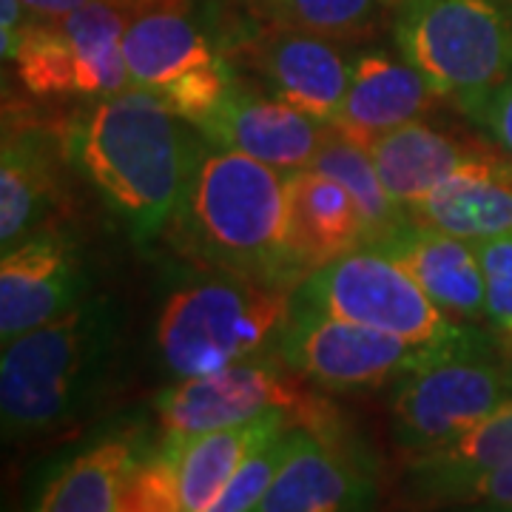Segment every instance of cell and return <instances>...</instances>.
<instances>
[{
    "mask_svg": "<svg viewBox=\"0 0 512 512\" xmlns=\"http://www.w3.org/2000/svg\"><path fill=\"white\" fill-rule=\"evenodd\" d=\"M171 242L188 262L268 285L296 291L305 279L291 254L288 174L205 134L191 137Z\"/></svg>",
    "mask_w": 512,
    "mask_h": 512,
    "instance_id": "6da1fadb",
    "label": "cell"
},
{
    "mask_svg": "<svg viewBox=\"0 0 512 512\" xmlns=\"http://www.w3.org/2000/svg\"><path fill=\"white\" fill-rule=\"evenodd\" d=\"M157 94L126 89L77 109L63 128L66 160L109 202L137 245L171 228L191 134Z\"/></svg>",
    "mask_w": 512,
    "mask_h": 512,
    "instance_id": "7a4b0ae2",
    "label": "cell"
},
{
    "mask_svg": "<svg viewBox=\"0 0 512 512\" xmlns=\"http://www.w3.org/2000/svg\"><path fill=\"white\" fill-rule=\"evenodd\" d=\"M120 333V308L114 299L86 296L63 316L3 342V439H40L83 419L106 390Z\"/></svg>",
    "mask_w": 512,
    "mask_h": 512,
    "instance_id": "3957f363",
    "label": "cell"
},
{
    "mask_svg": "<svg viewBox=\"0 0 512 512\" xmlns=\"http://www.w3.org/2000/svg\"><path fill=\"white\" fill-rule=\"evenodd\" d=\"M291 311V288L200 262L171 268L154 319L160 370L180 382L271 353Z\"/></svg>",
    "mask_w": 512,
    "mask_h": 512,
    "instance_id": "277c9868",
    "label": "cell"
},
{
    "mask_svg": "<svg viewBox=\"0 0 512 512\" xmlns=\"http://www.w3.org/2000/svg\"><path fill=\"white\" fill-rule=\"evenodd\" d=\"M512 399V345L467 325L390 393V436L404 458L444 447Z\"/></svg>",
    "mask_w": 512,
    "mask_h": 512,
    "instance_id": "5b68a950",
    "label": "cell"
},
{
    "mask_svg": "<svg viewBox=\"0 0 512 512\" xmlns=\"http://www.w3.org/2000/svg\"><path fill=\"white\" fill-rule=\"evenodd\" d=\"M399 55L467 117L512 77V0H404Z\"/></svg>",
    "mask_w": 512,
    "mask_h": 512,
    "instance_id": "8992f818",
    "label": "cell"
},
{
    "mask_svg": "<svg viewBox=\"0 0 512 512\" xmlns=\"http://www.w3.org/2000/svg\"><path fill=\"white\" fill-rule=\"evenodd\" d=\"M311 387L271 350L208 376L171 382L154 399V419L160 439H191L268 413H288L299 427L322 436L350 433L342 413L322 396L325 390L313 393Z\"/></svg>",
    "mask_w": 512,
    "mask_h": 512,
    "instance_id": "52a82bcc",
    "label": "cell"
},
{
    "mask_svg": "<svg viewBox=\"0 0 512 512\" xmlns=\"http://www.w3.org/2000/svg\"><path fill=\"white\" fill-rule=\"evenodd\" d=\"M131 89L157 94L188 126L200 128L234 83L217 32H205L188 0H137L123 35Z\"/></svg>",
    "mask_w": 512,
    "mask_h": 512,
    "instance_id": "ba28073f",
    "label": "cell"
},
{
    "mask_svg": "<svg viewBox=\"0 0 512 512\" xmlns=\"http://www.w3.org/2000/svg\"><path fill=\"white\" fill-rule=\"evenodd\" d=\"M137 0H97L60 18H32L15 74L40 100H103L131 89L123 35Z\"/></svg>",
    "mask_w": 512,
    "mask_h": 512,
    "instance_id": "9c48e42d",
    "label": "cell"
},
{
    "mask_svg": "<svg viewBox=\"0 0 512 512\" xmlns=\"http://www.w3.org/2000/svg\"><path fill=\"white\" fill-rule=\"evenodd\" d=\"M293 302L384 330L421 350L447 348L467 330L441 311L393 256L373 245L356 248L305 276L293 291Z\"/></svg>",
    "mask_w": 512,
    "mask_h": 512,
    "instance_id": "30bf717a",
    "label": "cell"
},
{
    "mask_svg": "<svg viewBox=\"0 0 512 512\" xmlns=\"http://www.w3.org/2000/svg\"><path fill=\"white\" fill-rule=\"evenodd\" d=\"M276 353L316 390L359 393L396 384L439 350L413 348L384 330L345 322L293 302L291 322L279 336Z\"/></svg>",
    "mask_w": 512,
    "mask_h": 512,
    "instance_id": "8fae6325",
    "label": "cell"
},
{
    "mask_svg": "<svg viewBox=\"0 0 512 512\" xmlns=\"http://www.w3.org/2000/svg\"><path fill=\"white\" fill-rule=\"evenodd\" d=\"M217 40L234 72L254 74L268 92L328 126L336 120L356 57L348 43L259 18L245 29H225Z\"/></svg>",
    "mask_w": 512,
    "mask_h": 512,
    "instance_id": "7c38bea8",
    "label": "cell"
},
{
    "mask_svg": "<svg viewBox=\"0 0 512 512\" xmlns=\"http://www.w3.org/2000/svg\"><path fill=\"white\" fill-rule=\"evenodd\" d=\"M160 444L157 424L114 419L40 464L26 512H114L131 470Z\"/></svg>",
    "mask_w": 512,
    "mask_h": 512,
    "instance_id": "4fadbf2b",
    "label": "cell"
},
{
    "mask_svg": "<svg viewBox=\"0 0 512 512\" xmlns=\"http://www.w3.org/2000/svg\"><path fill=\"white\" fill-rule=\"evenodd\" d=\"M379 501L382 478L367 444L353 433L296 427L291 453L254 512H376Z\"/></svg>",
    "mask_w": 512,
    "mask_h": 512,
    "instance_id": "5bb4252c",
    "label": "cell"
},
{
    "mask_svg": "<svg viewBox=\"0 0 512 512\" xmlns=\"http://www.w3.org/2000/svg\"><path fill=\"white\" fill-rule=\"evenodd\" d=\"M89 293V265L80 239L46 225L3 251L0 259V339L52 322Z\"/></svg>",
    "mask_w": 512,
    "mask_h": 512,
    "instance_id": "9a60e30c",
    "label": "cell"
},
{
    "mask_svg": "<svg viewBox=\"0 0 512 512\" xmlns=\"http://www.w3.org/2000/svg\"><path fill=\"white\" fill-rule=\"evenodd\" d=\"M66 143L43 120L6 103L0 146V245L3 251L46 225L63 202Z\"/></svg>",
    "mask_w": 512,
    "mask_h": 512,
    "instance_id": "2e32d148",
    "label": "cell"
},
{
    "mask_svg": "<svg viewBox=\"0 0 512 512\" xmlns=\"http://www.w3.org/2000/svg\"><path fill=\"white\" fill-rule=\"evenodd\" d=\"M197 131L220 146L291 174L311 168L330 126L237 72L220 109Z\"/></svg>",
    "mask_w": 512,
    "mask_h": 512,
    "instance_id": "e0dca14e",
    "label": "cell"
},
{
    "mask_svg": "<svg viewBox=\"0 0 512 512\" xmlns=\"http://www.w3.org/2000/svg\"><path fill=\"white\" fill-rule=\"evenodd\" d=\"M384 188L404 211L450 177L507 163L481 134L444 120H413L382 134L367 148Z\"/></svg>",
    "mask_w": 512,
    "mask_h": 512,
    "instance_id": "ac0fdd59",
    "label": "cell"
},
{
    "mask_svg": "<svg viewBox=\"0 0 512 512\" xmlns=\"http://www.w3.org/2000/svg\"><path fill=\"white\" fill-rule=\"evenodd\" d=\"M373 248L393 256L453 322L487 325L484 276L473 239L447 234L410 217Z\"/></svg>",
    "mask_w": 512,
    "mask_h": 512,
    "instance_id": "d6986e66",
    "label": "cell"
},
{
    "mask_svg": "<svg viewBox=\"0 0 512 512\" xmlns=\"http://www.w3.org/2000/svg\"><path fill=\"white\" fill-rule=\"evenodd\" d=\"M436 103L439 94L404 57L367 49L353 57L348 94L330 126L370 148L387 131L427 117Z\"/></svg>",
    "mask_w": 512,
    "mask_h": 512,
    "instance_id": "ffe728a7",
    "label": "cell"
},
{
    "mask_svg": "<svg viewBox=\"0 0 512 512\" xmlns=\"http://www.w3.org/2000/svg\"><path fill=\"white\" fill-rule=\"evenodd\" d=\"M512 458V399L444 447L407 458L402 498L413 510L456 507L461 493Z\"/></svg>",
    "mask_w": 512,
    "mask_h": 512,
    "instance_id": "44dd1931",
    "label": "cell"
},
{
    "mask_svg": "<svg viewBox=\"0 0 512 512\" xmlns=\"http://www.w3.org/2000/svg\"><path fill=\"white\" fill-rule=\"evenodd\" d=\"M288 234L302 276L365 248V225L348 188L316 168L288 174Z\"/></svg>",
    "mask_w": 512,
    "mask_h": 512,
    "instance_id": "7402d4cb",
    "label": "cell"
},
{
    "mask_svg": "<svg viewBox=\"0 0 512 512\" xmlns=\"http://www.w3.org/2000/svg\"><path fill=\"white\" fill-rule=\"evenodd\" d=\"M299 427L288 413H268L245 424L200 433L191 439H160L177 458L183 512H202L262 444Z\"/></svg>",
    "mask_w": 512,
    "mask_h": 512,
    "instance_id": "603a6c76",
    "label": "cell"
},
{
    "mask_svg": "<svg viewBox=\"0 0 512 512\" xmlns=\"http://www.w3.org/2000/svg\"><path fill=\"white\" fill-rule=\"evenodd\" d=\"M407 214L464 239L512 234V163L456 174Z\"/></svg>",
    "mask_w": 512,
    "mask_h": 512,
    "instance_id": "cb8c5ba5",
    "label": "cell"
},
{
    "mask_svg": "<svg viewBox=\"0 0 512 512\" xmlns=\"http://www.w3.org/2000/svg\"><path fill=\"white\" fill-rule=\"evenodd\" d=\"M311 168L348 188L365 225V245H379L410 220V214L387 194L370 151L353 143L345 134H339L333 126Z\"/></svg>",
    "mask_w": 512,
    "mask_h": 512,
    "instance_id": "d4e9b609",
    "label": "cell"
},
{
    "mask_svg": "<svg viewBox=\"0 0 512 512\" xmlns=\"http://www.w3.org/2000/svg\"><path fill=\"white\" fill-rule=\"evenodd\" d=\"M396 9V0H276L259 20L339 43H362L379 35Z\"/></svg>",
    "mask_w": 512,
    "mask_h": 512,
    "instance_id": "484cf974",
    "label": "cell"
},
{
    "mask_svg": "<svg viewBox=\"0 0 512 512\" xmlns=\"http://www.w3.org/2000/svg\"><path fill=\"white\" fill-rule=\"evenodd\" d=\"M114 512H183L177 458L168 444H157L126 478Z\"/></svg>",
    "mask_w": 512,
    "mask_h": 512,
    "instance_id": "4316f807",
    "label": "cell"
},
{
    "mask_svg": "<svg viewBox=\"0 0 512 512\" xmlns=\"http://www.w3.org/2000/svg\"><path fill=\"white\" fill-rule=\"evenodd\" d=\"M293 433H296V427L279 433L268 444H262L202 512H254L256 504L268 493L271 481L279 473L282 461L291 453Z\"/></svg>",
    "mask_w": 512,
    "mask_h": 512,
    "instance_id": "83f0119b",
    "label": "cell"
},
{
    "mask_svg": "<svg viewBox=\"0 0 512 512\" xmlns=\"http://www.w3.org/2000/svg\"><path fill=\"white\" fill-rule=\"evenodd\" d=\"M484 276L487 328L512 345V234L473 239Z\"/></svg>",
    "mask_w": 512,
    "mask_h": 512,
    "instance_id": "f1b7e54d",
    "label": "cell"
},
{
    "mask_svg": "<svg viewBox=\"0 0 512 512\" xmlns=\"http://www.w3.org/2000/svg\"><path fill=\"white\" fill-rule=\"evenodd\" d=\"M464 120L512 163V77Z\"/></svg>",
    "mask_w": 512,
    "mask_h": 512,
    "instance_id": "f546056e",
    "label": "cell"
},
{
    "mask_svg": "<svg viewBox=\"0 0 512 512\" xmlns=\"http://www.w3.org/2000/svg\"><path fill=\"white\" fill-rule=\"evenodd\" d=\"M476 501H484V504H507V507H512V458L504 461V464H498V467H493L490 473L476 478L461 493V498H458V504H476Z\"/></svg>",
    "mask_w": 512,
    "mask_h": 512,
    "instance_id": "4dcf8cb0",
    "label": "cell"
},
{
    "mask_svg": "<svg viewBox=\"0 0 512 512\" xmlns=\"http://www.w3.org/2000/svg\"><path fill=\"white\" fill-rule=\"evenodd\" d=\"M0 12H3V23H0V40H3V63L15 60L20 46V37L26 32V26L32 23V12L23 6V0H0Z\"/></svg>",
    "mask_w": 512,
    "mask_h": 512,
    "instance_id": "1f68e13d",
    "label": "cell"
},
{
    "mask_svg": "<svg viewBox=\"0 0 512 512\" xmlns=\"http://www.w3.org/2000/svg\"><path fill=\"white\" fill-rule=\"evenodd\" d=\"M89 3H97V0H23V6L37 18H60Z\"/></svg>",
    "mask_w": 512,
    "mask_h": 512,
    "instance_id": "d6a6232c",
    "label": "cell"
},
{
    "mask_svg": "<svg viewBox=\"0 0 512 512\" xmlns=\"http://www.w3.org/2000/svg\"><path fill=\"white\" fill-rule=\"evenodd\" d=\"M234 6H239V9H245L248 15H254V18H262L271 6H274L276 0H231Z\"/></svg>",
    "mask_w": 512,
    "mask_h": 512,
    "instance_id": "836d02e7",
    "label": "cell"
},
{
    "mask_svg": "<svg viewBox=\"0 0 512 512\" xmlns=\"http://www.w3.org/2000/svg\"><path fill=\"white\" fill-rule=\"evenodd\" d=\"M450 512H512V507H507V504H484V501H476V504L450 507Z\"/></svg>",
    "mask_w": 512,
    "mask_h": 512,
    "instance_id": "e575fe53",
    "label": "cell"
},
{
    "mask_svg": "<svg viewBox=\"0 0 512 512\" xmlns=\"http://www.w3.org/2000/svg\"><path fill=\"white\" fill-rule=\"evenodd\" d=\"M396 3H399V6H402V3H404V0H396Z\"/></svg>",
    "mask_w": 512,
    "mask_h": 512,
    "instance_id": "d590c367",
    "label": "cell"
}]
</instances>
